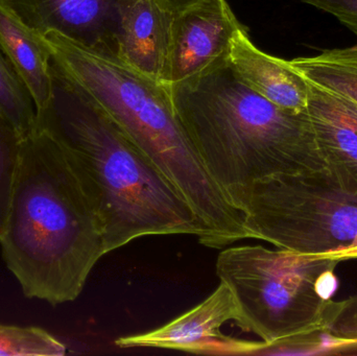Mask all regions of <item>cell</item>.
<instances>
[{"label":"cell","mask_w":357,"mask_h":356,"mask_svg":"<svg viewBox=\"0 0 357 356\" xmlns=\"http://www.w3.org/2000/svg\"><path fill=\"white\" fill-rule=\"evenodd\" d=\"M324 334L343 347L357 348V294L345 300L335 301Z\"/></svg>","instance_id":"cell-18"},{"label":"cell","mask_w":357,"mask_h":356,"mask_svg":"<svg viewBox=\"0 0 357 356\" xmlns=\"http://www.w3.org/2000/svg\"><path fill=\"white\" fill-rule=\"evenodd\" d=\"M41 36L54 31L108 58L121 60L119 0H4Z\"/></svg>","instance_id":"cell-9"},{"label":"cell","mask_w":357,"mask_h":356,"mask_svg":"<svg viewBox=\"0 0 357 356\" xmlns=\"http://www.w3.org/2000/svg\"><path fill=\"white\" fill-rule=\"evenodd\" d=\"M158 1L162 4L165 10L175 15L177 14V13L182 12L185 8H188V6H192V4H195V2L199 1V0H158Z\"/></svg>","instance_id":"cell-20"},{"label":"cell","mask_w":357,"mask_h":356,"mask_svg":"<svg viewBox=\"0 0 357 356\" xmlns=\"http://www.w3.org/2000/svg\"><path fill=\"white\" fill-rule=\"evenodd\" d=\"M66 350L42 328L0 324V356H63Z\"/></svg>","instance_id":"cell-16"},{"label":"cell","mask_w":357,"mask_h":356,"mask_svg":"<svg viewBox=\"0 0 357 356\" xmlns=\"http://www.w3.org/2000/svg\"><path fill=\"white\" fill-rule=\"evenodd\" d=\"M0 112L22 139L37 130L38 112L25 84L0 48Z\"/></svg>","instance_id":"cell-15"},{"label":"cell","mask_w":357,"mask_h":356,"mask_svg":"<svg viewBox=\"0 0 357 356\" xmlns=\"http://www.w3.org/2000/svg\"><path fill=\"white\" fill-rule=\"evenodd\" d=\"M22 138L0 112V234L10 206Z\"/></svg>","instance_id":"cell-17"},{"label":"cell","mask_w":357,"mask_h":356,"mask_svg":"<svg viewBox=\"0 0 357 356\" xmlns=\"http://www.w3.org/2000/svg\"><path fill=\"white\" fill-rule=\"evenodd\" d=\"M333 259L339 261H351V259H357V246L352 247V248L348 249V250L343 251V252L339 253L335 255Z\"/></svg>","instance_id":"cell-21"},{"label":"cell","mask_w":357,"mask_h":356,"mask_svg":"<svg viewBox=\"0 0 357 356\" xmlns=\"http://www.w3.org/2000/svg\"><path fill=\"white\" fill-rule=\"evenodd\" d=\"M0 48L26 86L37 112L52 96V52L44 36L29 29L0 0Z\"/></svg>","instance_id":"cell-13"},{"label":"cell","mask_w":357,"mask_h":356,"mask_svg":"<svg viewBox=\"0 0 357 356\" xmlns=\"http://www.w3.org/2000/svg\"><path fill=\"white\" fill-rule=\"evenodd\" d=\"M300 1L333 15L357 37V0H300Z\"/></svg>","instance_id":"cell-19"},{"label":"cell","mask_w":357,"mask_h":356,"mask_svg":"<svg viewBox=\"0 0 357 356\" xmlns=\"http://www.w3.org/2000/svg\"><path fill=\"white\" fill-rule=\"evenodd\" d=\"M0 246L29 298L75 301L106 255L98 210L62 146L37 127L21 144Z\"/></svg>","instance_id":"cell-2"},{"label":"cell","mask_w":357,"mask_h":356,"mask_svg":"<svg viewBox=\"0 0 357 356\" xmlns=\"http://www.w3.org/2000/svg\"><path fill=\"white\" fill-rule=\"evenodd\" d=\"M44 37L52 58L182 194L207 230L208 248L250 238L243 211L210 176L178 121L167 84L60 33L50 31Z\"/></svg>","instance_id":"cell-4"},{"label":"cell","mask_w":357,"mask_h":356,"mask_svg":"<svg viewBox=\"0 0 357 356\" xmlns=\"http://www.w3.org/2000/svg\"><path fill=\"white\" fill-rule=\"evenodd\" d=\"M239 22L226 0H199L174 15L162 83H180L229 54Z\"/></svg>","instance_id":"cell-7"},{"label":"cell","mask_w":357,"mask_h":356,"mask_svg":"<svg viewBox=\"0 0 357 356\" xmlns=\"http://www.w3.org/2000/svg\"><path fill=\"white\" fill-rule=\"evenodd\" d=\"M38 127L67 153L98 210L105 253L149 235H209L177 188L54 60Z\"/></svg>","instance_id":"cell-1"},{"label":"cell","mask_w":357,"mask_h":356,"mask_svg":"<svg viewBox=\"0 0 357 356\" xmlns=\"http://www.w3.org/2000/svg\"><path fill=\"white\" fill-rule=\"evenodd\" d=\"M238 305L228 286H220L203 302L180 317L146 334L123 336L115 341L121 348L171 349L195 355H243L248 341L224 336L220 327L239 321Z\"/></svg>","instance_id":"cell-8"},{"label":"cell","mask_w":357,"mask_h":356,"mask_svg":"<svg viewBox=\"0 0 357 356\" xmlns=\"http://www.w3.org/2000/svg\"><path fill=\"white\" fill-rule=\"evenodd\" d=\"M228 54L167 85L178 121L228 198L273 176L325 169L307 111L285 110L252 90Z\"/></svg>","instance_id":"cell-3"},{"label":"cell","mask_w":357,"mask_h":356,"mask_svg":"<svg viewBox=\"0 0 357 356\" xmlns=\"http://www.w3.org/2000/svg\"><path fill=\"white\" fill-rule=\"evenodd\" d=\"M228 56L235 72L252 90L285 110L307 111V79L289 61L256 47L247 29L233 38Z\"/></svg>","instance_id":"cell-11"},{"label":"cell","mask_w":357,"mask_h":356,"mask_svg":"<svg viewBox=\"0 0 357 356\" xmlns=\"http://www.w3.org/2000/svg\"><path fill=\"white\" fill-rule=\"evenodd\" d=\"M289 62L310 83L357 104V44Z\"/></svg>","instance_id":"cell-14"},{"label":"cell","mask_w":357,"mask_h":356,"mask_svg":"<svg viewBox=\"0 0 357 356\" xmlns=\"http://www.w3.org/2000/svg\"><path fill=\"white\" fill-rule=\"evenodd\" d=\"M337 265L328 257L243 246L220 253L216 275L234 295L238 327L266 344L296 345L326 330Z\"/></svg>","instance_id":"cell-5"},{"label":"cell","mask_w":357,"mask_h":356,"mask_svg":"<svg viewBox=\"0 0 357 356\" xmlns=\"http://www.w3.org/2000/svg\"><path fill=\"white\" fill-rule=\"evenodd\" d=\"M250 238L299 254L333 258L357 246V192L325 169L277 175L233 194Z\"/></svg>","instance_id":"cell-6"},{"label":"cell","mask_w":357,"mask_h":356,"mask_svg":"<svg viewBox=\"0 0 357 356\" xmlns=\"http://www.w3.org/2000/svg\"><path fill=\"white\" fill-rule=\"evenodd\" d=\"M307 113L325 171L357 192V104L308 81Z\"/></svg>","instance_id":"cell-10"},{"label":"cell","mask_w":357,"mask_h":356,"mask_svg":"<svg viewBox=\"0 0 357 356\" xmlns=\"http://www.w3.org/2000/svg\"><path fill=\"white\" fill-rule=\"evenodd\" d=\"M121 61L162 82L174 15L158 0H119Z\"/></svg>","instance_id":"cell-12"}]
</instances>
